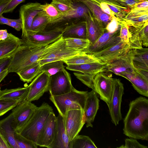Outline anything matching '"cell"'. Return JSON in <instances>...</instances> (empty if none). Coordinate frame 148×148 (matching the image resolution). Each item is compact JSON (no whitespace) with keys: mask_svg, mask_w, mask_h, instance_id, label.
<instances>
[{"mask_svg":"<svg viewBox=\"0 0 148 148\" xmlns=\"http://www.w3.org/2000/svg\"><path fill=\"white\" fill-rule=\"evenodd\" d=\"M62 60L52 61L41 66L40 72H45L50 76L65 69Z\"/></svg>","mask_w":148,"mask_h":148,"instance_id":"cell-37","label":"cell"},{"mask_svg":"<svg viewBox=\"0 0 148 148\" xmlns=\"http://www.w3.org/2000/svg\"><path fill=\"white\" fill-rule=\"evenodd\" d=\"M93 1H98L106 3L108 5H114L126 14L129 12L130 9L124 3L119 0H91Z\"/></svg>","mask_w":148,"mask_h":148,"instance_id":"cell-43","label":"cell"},{"mask_svg":"<svg viewBox=\"0 0 148 148\" xmlns=\"http://www.w3.org/2000/svg\"><path fill=\"white\" fill-rule=\"evenodd\" d=\"M37 107L25 99L21 101L12 109L13 116L12 125L15 132L18 133L20 131Z\"/></svg>","mask_w":148,"mask_h":148,"instance_id":"cell-8","label":"cell"},{"mask_svg":"<svg viewBox=\"0 0 148 148\" xmlns=\"http://www.w3.org/2000/svg\"><path fill=\"white\" fill-rule=\"evenodd\" d=\"M79 2L83 3L88 7L92 14L101 23L105 29L113 17L104 12L98 5L91 0H79Z\"/></svg>","mask_w":148,"mask_h":148,"instance_id":"cell-29","label":"cell"},{"mask_svg":"<svg viewBox=\"0 0 148 148\" xmlns=\"http://www.w3.org/2000/svg\"><path fill=\"white\" fill-rule=\"evenodd\" d=\"M53 112V109L51 106L47 103H43L39 107H37L27 122L18 133L37 144L45 124Z\"/></svg>","mask_w":148,"mask_h":148,"instance_id":"cell-3","label":"cell"},{"mask_svg":"<svg viewBox=\"0 0 148 148\" xmlns=\"http://www.w3.org/2000/svg\"><path fill=\"white\" fill-rule=\"evenodd\" d=\"M5 0H0V2L2 1H5Z\"/></svg>","mask_w":148,"mask_h":148,"instance_id":"cell-60","label":"cell"},{"mask_svg":"<svg viewBox=\"0 0 148 148\" xmlns=\"http://www.w3.org/2000/svg\"><path fill=\"white\" fill-rule=\"evenodd\" d=\"M67 0L71 1H72L73 2H79V0Z\"/></svg>","mask_w":148,"mask_h":148,"instance_id":"cell-59","label":"cell"},{"mask_svg":"<svg viewBox=\"0 0 148 148\" xmlns=\"http://www.w3.org/2000/svg\"><path fill=\"white\" fill-rule=\"evenodd\" d=\"M107 64L105 62H95L80 64L68 65L66 69L83 74L95 76L98 73L107 71Z\"/></svg>","mask_w":148,"mask_h":148,"instance_id":"cell-23","label":"cell"},{"mask_svg":"<svg viewBox=\"0 0 148 148\" xmlns=\"http://www.w3.org/2000/svg\"><path fill=\"white\" fill-rule=\"evenodd\" d=\"M42 11L51 18V20L58 18L62 14L51 3L42 4Z\"/></svg>","mask_w":148,"mask_h":148,"instance_id":"cell-40","label":"cell"},{"mask_svg":"<svg viewBox=\"0 0 148 148\" xmlns=\"http://www.w3.org/2000/svg\"><path fill=\"white\" fill-rule=\"evenodd\" d=\"M49 76L45 72H41L30 83L26 100L32 102L39 99L49 90Z\"/></svg>","mask_w":148,"mask_h":148,"instance_id":"cell-15","label":"cell"},{"mask_svg":"<svg viewBox=\"0 0 148 148\" xmlns=\"http://www.w3.org/2000/svg\"><path fill=\"white\" fill-rule=\"evenodd\" d=\"M86 38L93 44L103 34L105 29L101 23L89 10L85 16Z\"/></svg>","mask_w":148,"mask_h":148,"instance_id":"cell-20","label":"cell"},{"mask_svg":"<svg viewBox=\"0 0 148 148\" xmlns=\"http://www.w3.org/2000/svg\"><path fill=\"white\" fill-rule=\"evenodd\" d=\"M130 49L128 44L121 41L106 49L91 55L103 62L109 63L125 55Z\"/></svg>","mask_w":148,"mask_h":148,"instance_id":"cell-18","label":"cell"},{"mask_svg":"<svg viewBox=\"0 0 148 148\" xmlns=\"http://www.w3.org/2000/svg\"><path fill=\"white\" fill-rule=\"evenodd\" d=\"M63 38H86V26L85 21L72 24L64 29L62 34Z\"/></svg>","mask_w":148,"mask_h":148,"instance_id":"cell-27","label":"cell"},{"mask_svg":"<svg viewBox=\"0 0 148 148\" xmlns=\"http://www.w3.org/2000/svg\"><path fill=\"white\" fill-rule=\"evenodd\" d=\"M40 66L38 61L36 62L16 73L21 80L24 82L29 83L41 73Z\"/></svg>","mask_w":148,"mask_h":148,"instance_id":"cell-31","label":"cell"},{"mask_svg":"<svg viewBox=\"0 0 148 148\" xmlns=\"http://www.w3.org/2000/svg\"><path fill=\"white\" fill-rule=\"evenodd\" d=\"M30 86V84L24 87L1 90L0 91V99L21 98L26 99Z\"/></svg>","mask_w":148,"mask_h":148,"instance_id":"cell-32","label":"cell"},{"mask_svg":"<svg viewBox=\"0 0 148 148\" xmlns=\"http://www.w3.org/2000/svg\"><path fill=\"white\" fill-rule=\"evenodd\" d=\"M11 148L5 138L0 133V148Z\"/></svg>","mask_w":148,"mask_h":148,"instance_id":"cell-53","label":"cell"},{"mask_svg":"<svg viewBox=\"0 0 148 148\" xmlns=\"http://www.w3.org/2000/svg\"><path fill=\"white\" fill-rule=\"evenodd\" d=\"M56 120L55 136L49 148H70V142L66 132L63 117L59 114Z\"/></svg>","mask_w":148,"mask_h":148,"instance_id":"cell-22","label":"cell"},{"mask_svg":"<svg viewBox=\"0 0 148 148\" xmlns=\"http://www.w3.org/2000/svg\"><path fill=\"white\" fill-rule=\"evenodd\" d=\"M134 8L140 9L148 8V0H143L136 4Z\"/></svg>","mask_w":148,"mask_h":148,"instance_id":"cell-54","label":"cell"},{"mask_svg":"<svg viewBox=\"0 0 148 148\" xmlns=\"http://www.w3.org/2000/svg\"><path fill=\"white\" fill-rule=\"evenodd\" d=\"M123 21L128 25L148 21V8H134L131 9L124 17Z\"/></svg>","mask_w":148,"mask_h":148,"instance_id":"cell-28","label":"cell"},{"mask_svg":"<svg viewBox=\"0 0 148 148\" xmlns=\"http://www.w3.org/2000/svg\"><path fill=\"white\" fill-rule=\"evenodd\" d=\"M51 20V18L43 11L40 12L34 18L30 31L27 34L30 33H35L44 30Z\"/></svg>","mask_w":148,"mask_h":148,"instance_id":"cell-34","label":"cell"},{"mask_svg":"<svg viewBox=\"0 0 148 148\" xmlns=\"http://www.w3.org/2000/svg\"><path fill=\"white\" fill-rule=\"evenodd\" d=\"M26 0H11L4 10L3 13L12 12L20 3Z\"/></svg>","mask_w":148,"mask_h":148,"instance_id":"cell-48","label":"cell"},{"mask_svg":"<svg viewBox=\"0 0 148 148\" xmlns=\"http://www.w3.org/2000/svg\"><path fill=\"white\" fill-rule=\"evenodd\" d=\"M23 100L21 98L0 99V117L12 110Z\"/></svg>","mask_w":148,"mask_h":148,"instance_id":"cell-38","label":"cell"},{"mask_svg":"<svg viewBox=\"0 0 148 148\" xmlns=\"http://www.w3.org/2000/svg\"><path fill=\"white\" fill-rule=\"evenodd\" d=\"M63 40L64 38L61 37L50 44L38 47H33L22 42V44L18 47L12 56L10 62L8 67L9 73H16L42 59L56 49Z\"/></svg>","mask_w":148,"mask_h":148,"instance_id":"cell-2","label":"cell"},{"mask_svg":"<svg viewBox=\"0 0 148 148\" xmlns=\"http://www.w3.org/2000/svg\"><path fill=\"white\" fill-rule=\"evenodd\" d=\"M84 53L85 52L83 51L68 47L64 39L62 42L56 49L38 61L41 66L45 63L52 61L63 60L75 55Z\"/></svg>","mask_w":148,"mask_h":148,"instance_id":"cell-16","label":"cell"},{"mask_svg":"<svg viewBox=\"0 0 148 148\" xmlns=\"http://www.w3.org/2000/svg\"><path fill=\"white\" fill-rule=\"evenodd\" d=\"M146 22L133 25H128L129 34L128 45L130 49H140L142 48L140 33L142 28Z\"/></svg>","mask_w":148,"mask_h":148,"instance_id":"cell-30","label":"cell"},{"mask_svg":"<svg viewBox=\"0 0 148 148\" xmlns=\"http://www.w3.org/2000/svg\"><path fill=\"white\" fill-rule=\"evenodd\" d=\"M13 116L11 113L7 117L0 120V133L7 140L12 148H18L14 138L15 131L12 123Z\"/></svg>","mask_w":148,"mask_h":148,"instance_id":"cell-25","label":"cell"},{"mask_svg":"<svg viewBox=\"0 0 148 148\" xmlns=\"http://www.w3.org/2000/svg\"><path fill=\"white\" fill-rule=\"evenodd\" d=\"M11 20L12 19L8 18L3 17L2 14L0 16V24L7 25Z\"/></svg>","mask_w":148,"mask_h":148,"instance_id":"cell-57","label":"cell"},{"mask_svg":"<svg viewBox=\"0 0 148 148\" xmlns=\"http://www.w3.org/2000/svg\"><path fill=\"white\" fill-rule=\"evenodd\" d=\"M133 70L148 82V49H131L129 51Z\"/></svg>","mask_w":148,"mask_h":148,"instance_id":"cell-13","label":"cell"},{"mask_svg":"<svg viewBox=\"0 0 148 148\" xmlns=\"http://www.w3.org/2000/svg\"><path fill=\"white\" fill-rule=\"evenodd\" d=\"M74 74L84 84L94 90L93 82L95 76L75 72Z\"/></svg>","mask_w":148,"mask_h":148,"instance_id":"cell-42","label":"cell"},{"mask_svg":"<svg viewBox=\"0 0 148 148\" xmlns=\"http://www.w3.org/2000/svg\"><path fill=\"white\" fill-rule=\"evenodd\" d=\"M9 34L7 29L0 30V40L6 39L8 37Z\"/></svg>","mask_w":148,"mask_h":148,"instance_id":"cell-55","label":"cell"},{"mask_svg":"<svg viewBox=\"0 0 148 148\" xmlns=\"http://www.w3.org/2000/svg\"><path fill=\"white\" fill-rule=\"evenodd\" d=\"M22 43L21 39L9 33L6 39L0 40V59L12 56Z\"/></svg>","mask_w":148,"mask_h":148,"instance_id":"cell-24","label":"cell"},{"mask_svg":"<svg viewBox=\"0 0 148 148\" xmlns=\"http://www.w3.org/2000/svg\"><path fill=\"white\" fill-rule=\"evenodd\" d=\"M107 64V71L111 72L117 75L120 76L123 73L134 71L129 51L124 56Z\"/></svg>","mask_w":148,"mask_h":148,"instance_id":"cell-21","label":"cell"},{"mask_svg":"<svg viewBox=\"0 0 148 148\" xmlns=\"http://www.w3.org/2000/svg\"><path fill=\"white\" fill-rule=\"evenodd\" d=\"M14 138L18 148H37L36 143L24 137L19 133L15 132Z\"/></svg>","mask_w":148,"mask_h":148,"instance_id":"cell-39","label":"cell"},{"mask_svg":"<svg viewBox=\"0 0 148 148\" xmlns=\"http://www.w3.org/2000/svg\"><path fill=\"white\" fill-rule=\"evenodd\" d=\"M132 83L134 88L140 94L148 97V82L134 71L132 72L125 73L120 75Z\"/></svg>","mask_w":148,"mask_h":148,"instance_id":"cell-26","label":"cell"},{"mask_svg":"<svg viewBox=\"0 0 148 148\" xmlns=\"http://www.w3.org/2000/svg\"><path fill=\"white\" fill-rule=\"evenodd\" d=\"M93 2L98 5L104 12L112 17L115 16L114 13L111 10L106 3L98 1Z\"/></svg>","mask_w":148,"mask_h":148,"instance_id":"cell-49","label":"cell"},{"mask_svg":"<svg viewBox=\"0 0 148 148\" xmlns=\"http://www.w3.org/2000/svg\"><path fill=\"white\" fill-rule=\"evenodd\" d=\"M11 0H6L0 2V16L2 14L5 8Z\"/></svg>","mask_w":148,"mask_h":148,"instance_id":"cell-56","label":"cell"},{"mask_svg":"<svg viewBox=\"0 0 148 148\" xmlns=\"http://www.w3.org/2000/svg\"></svg>","mask_w":148,"mask_h":148,"instance_id":"cell-62","label":"cell"},{"mask_svg":"<svg viewBox=\"0 0 148 148\" xmlns=\"http://www.w3.org/2000/svg\"><path fill=\"white\" fill-rule=\"evenodd\" d=\"M64 39L66 45L68 47L84 51L91 44L90 42L87 39L66 38Z\"/></svg>","mask_w":148,"mask_h":148,"instance_id":"cell-36","label":"cell"},{"mask_svg":"<svg viewBox=\"0 0 148 148\" xmlns=\"http://www.w3.org/2000/svg\"><path fill=\"white\" fill-rule=\"evenodd\" d=\"M64 30L54 29H45L35 33H30L21 39L23 42L33 47L46 46L60 38L62 37Z\"/></svg>","mask_w":148,"mask_h":148,"instance_id":"cell-7","label":"cell"},{"mask_svg":"<svg viewBox=\"0 0 148 148\" xmlns=\"http://www.w3.org/2000/svg\"><path fill=\"white\" fill-rule=\"evenodd\" d=\"M51 3L63 14L73 8L74 2L67 0H52Z\"/></svg>","mask_w":148,"mask_h":148,"instance_id":"cell-41","label":"cell"},{"mask_svg":"<svg viewBox=\"0 0 148 148\" xmlns=\"http://www.w3.org/2000/svg\"><path fill=\"white\" fill-rule=\"evenodd\" d=\"M7 25L14 28L18 31H20L22 28V23L21 19H12Z\"/></svg>","mask_w":148,"mask_h":148,"instance_id":"cell-50","label":"cell"},{"mask_svg":"<svg viewBox=\"0 0 148 148\" xmlns=\"http://www.w3.org/2000/svg\"><path fill=\"white\" fill-rule=\"evenodd\" d=\"M69 141L78 134L85 123L84 110L82 109L69 110L62 116Z\"/></svg>","mask_w":148,"mask_h":148,"instance_id":"cell-6","label":"cell"},{"mask_svg":"<svg viewBox=\"0 0 148 148\" xmlns=\"http://www.w3.org/2000/svg\"><path fill=\"white\" fill-rule=\"evenodd\" d=\"M97 148L94 142L88 136L77 135L70 142V148Z\"/></svg>","mask_w":148,"mask_h":148,"instance_id":"cell-35","label":"cell"},{"mask_svg":"<svg viewBox=\"0 0 148 148\" xmlns=\"http://www.w3.org/2000/svg\"><path fill=\"white\" fill-rule=\"evenodd\" d=\"M89 10L88 7L83 3L80 2H74L72 9L63 13L58 18L51 20L45 29H64L73 24L85 21V16Z\"/></svg>","mask_w":148,"mask_h":148,"instance_id":"cell-5","label":"cell"},{"mask_svg":"<svg viewBox=\"0 0 148 148\" xmlns=\"http://www.w3.org/2000/svg\"><path fill=\"white\" fill-rule=\"evenodd\" d=\"M120 29L119 37L121 41L128 45L129 34L128 26L124 21H120Z\"/></svg>","mask_w":148,"mask_h":148,"instance_id":"cell-44","label":"cell"},{"mask_svg":"<svg viewBox=\"0 0 148 148\" xmlns=\"http://www.w3.org/2000/svg\"><path fill=\"white\" fill-rule=\"evenodd\" d=\"M88 92L80 91L75 88L70 92L60 95H50L49 99L63 116L67 111L73 109L84 110Z\"/></svg>","mask_w":148,"mask_h":148,"instance_id":"cell-4","label":"cell"},{"mask_svg":"<svg viewBox=\"0 0 148 148\" xmlns=\"http://www.w3.org/2000/svg\"><path fill=\"white\" fill-rule=\"evenodd\" d=\"M9 73L8 68L5 69L0 73V83Z\"/></svg>","mask_w":148,"mask_h":148,"instance_id":"cell-58","label":"cell"},{"mask_svg":"<svg viewBox=\"0 0 148 148\" xmlns=\"http://www.w3.org/2000/svg\"><path fill=\"white\" fill-rule=\"evenodd\" d=\"M125 3L130 9L134 8V6L143 0H119Z\"/></svg>","mask_w":148,"mask_h":148,"instance_id":"cell-52","label":"cell"},{"mask_svg":"<svg viewBox=\"0 0 148 148\" xmlns=\"http://www.w3.org/2000/svg\"><path fill=\"white\" fill-rule=\"evenodd\" d=\"M124 88L119 79L114 78L113 88L111 101L108 106L111 121L115 126L122 120L121 105Z\"/></svg>","mask_w":148,"mask_h":148,"instance_id":"cell-10","label":"cell"},{"mask_svg":"<svg viewBox=\"0 0 148 148\" xmlns=\"http://www.w3.org/2000/svg\"><path fill=\"white\" fill-rule=\"evenodd\" d=\"M42 11V4L38 2L29 3L20 7L19 17L22 23V38L26 36L30 31L34 18Z\"/></svg>","mask_w":148,"mask_h":148,"instance_id":"cell-12","label":"cell"},{"mask_svg":"<svg viewBox=\"0 0 148 148\" xmlns=\"http://www.w3.org/2000/svg\"><path fill=\"white\" fill-rule=\"evenodd\" d=\"M120 21L116 16L113 17L111 21L106 27L105 29L110 33L116 32L120 27Z\"/></svg>","mask_w":148,"mask_h":148,"instance_id":"cell-46","label":"cell"},{"mask_svg":"<svg viewBox=\"0 0 148 148\" xmlns=\"http://www.w3.org/2000/svg\"><path fill=\"white\" fill-rule=\"evenodd\" d=\"M123 133L130 138L148 140V99L140 97L131 101L123 119Z\"/></svg>","mask_w":148,"mask_h":148,"instance_id":"cell-1","label":"cell"},{"mask_svg":"<svg viewBox=\"0 0 148 148\" xmlns=\"http://www.w3.org/2000/svg\"><path fill=\"white\" fill-rule=\"evenodd\" d=\"M104 72H99L95 76L93 82L94 90L108 106L112 98L114 78Z\"/></svg>","mask_w":148,"mask_h":148,"instance_id":"cell-11","label":"cell"},{"mask_svg":"<svg viewBox=\"0 0 148 148\" xmlns=\"http://www.w3.org/2000/svg\"></svg>","mask_w":148,"mask_h":148,"instance_id":"cell-61","label":"cell"},{"mask_svg":"<svg viewBox=\"0 0 148 148\" xmlns=\"http://www.w3.org/2000/svg\"><path fill=\"white\" fill-rule=\"evenodd\" d=\"M119 148H147L148 147L140 144L136 139L132 138L125 139V144L122 145Z\"/></svg>","mask_w":148,"mask_h":148,"instance_id":"cell-45","label":"cell"},{"mask_svg":"<svg viewBox=\"0 0 148 148\" xmlns=\"http://www.w3.org/2000/svg\"><path fill=\"white\" fill-rule=\"evenodd\" d=\"M99 102L97 94L94 90L88 92L83 110L87 127H93L92 123L99 109Z\"/></svg>","mask_w":148,"mask_h":148,"instance_id":"cell-19","label":"cell"},{"mask_svg":"<svg viewBox=\"0 0 148 148\" xmlns=\"http://www.w3.org/2000/svg\"><path fill=\"white\" fill-rule=\"evenodd\" d=\"M142 45L148 46V21L146 22L142 28L140 33Z\"/></svg>","mask_w":148,"mask_h":148,"instance_id":"cell-47","label":"cell"},{"mask_svg":"<svg viewBox=\"0 0 148 148\" xmlns=\"http://www.w3.org/2000/svg\"><path fill=\"white\" fill-rule=\"evenodd\" d=\"M120 29L114 33H110L105 29L103 34L93 44H90L84 51L92 54L102 51L121 41L119 37Z\"/></svg>","mask_w":148,"mask_h":148,"instance_id":"cell-14","label":"cell"},{"mask_svg":"<svg viewBox=\"0 0 148 148\" xmlns=\"http://www.w3.org/2000/svg\"><path fill=\"white\" fill-rule=\"evenodd\" d=\"M74 88L72 84L70 75L65 69L49 76L48 91L50 95H61Z\"/></svg>","mask_w":148,"mask_h":148,"instance_id":"cell-9","label":"cell"},{"mask_svg":"<svg viewBox=\"0 0 148 148\" xmlns=\"http://www.w3.org/2000/svg\"><path fill=\"white\" fill-rule=\"evenodd\" d=\"M56 116L53 112L48 117L38 138L37 145L49 148L53 142L56 130Z\"/></svg>","mask_w":148,"mask_h":148,"instance_id":"cell-17","label":"cell"},{"mask_svg":"<svg viewBox=\"0 0 148 148\" xmlns=\"http://www.w3.org/2000/svg\"><path fill=\"white\" fill-rule=\"evenodd\" d=\"M12 56L0 59V73L8 67L10 62Z\"/></svg>","mask_w":148,"mask_h":148,"instance_id":"cell-51","label":"cell"},{"mask_svg":"<svg viewBox=\"0 0 148 148\" xmlns=\"http://www.w3.org/2000/svg\"><path fill=\"white\" fill-rule=\"evenodd\" d=\"M62 61L67 65L104 62L94 56L85 53L75 55Z\"/></svg>","mask_w":148,"mask_h":148,"instance_id":"cell-33","label":"cell"}]
</instances>
